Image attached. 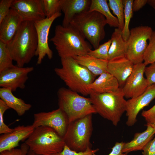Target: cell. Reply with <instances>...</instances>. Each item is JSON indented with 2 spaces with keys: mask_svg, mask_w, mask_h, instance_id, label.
I'll list each match as a JSON object with an SVG mask.
<instances>
[{
  "mask_svg": "<svg viewBox=\"0 0 155 155\" xmlns=\"http://www.w3.org/2000/svg\"><path fill=\"white\" fill-rule=\"evenodd\" d=\"M111 42L110 39L100 45L97 49L90 50L88 54L99 59L108 61V53Z\"/></svg>",
  "mask_w": 155,
  "mask_h": 155,
  "instance_id": "4dcf8cb0",
  "label": "cell"
},
{
  "mask_svg": "<svg viewBox=\"0 0 155 155\" xmlns=\"http://www.w3.org/2000/svg\"><path fill=\"white\" fill-rule=\"evenodd\" d=\"M38 43L34 22L24 21L7 46L16 65L24 67L35 56Z\"/></svg>",
  "mask_w": 155,
  "mask_h": 155,
  "instance_id": "7a4b0ae2",
  "label": "cell"
},
{
  "mask_svg": "<svg viewBox=\"0 0 155 155\" xmlns=\"http://www.w3.org/2000/svg\"><path fill=\"white\" fill-rule=\"evenodd\" d=\"M134 65L126 57L115 59L108 61L107 72L116 78L121 88L132 72Z\"/></svg>",
  "mask_w": 155,
  "mask_h": 155,
  "instance_id": "ac0fdd59",
  "label": "cell"
},
{
  "mask_svg": "<svg viewBox=\"0 0 155 155\" xmlns=\"http://www.w3.org/2000/svg\"><path fill=\"white\" fill-rule=\"evenodd\" d=\"M34 129L32 125H19L11 132L2 134L0 136V153L18 146L19 143L27 139Z\"/></svg>",
  "mask_w": 155,
  "mask_h": 155,
  "instance_id": "2e32d148",
  "label": "cell"
},
{
  "mask_svg": "<svg viewBox=\"0 0 155 155\" xmlns=\"http://www.w3.org/2000/svg\"><path fill=\"white\" fill-rule=\"evenodd\" d=\"M98 150V148L92 149L91 148H88L84 151L77 152L70 149L65 145L63 150L59 153L60 155H93Z\"/></svg>",
  "mask_w": 155,
  "mask_h": 155,
  "instance_id": "d6a6232c",
  "label": "cell"
},
{
  "mask_svg": "<svg viewBox=\"0 0 155 155\" xmlns=\"http://www.w3.org/2000/svg\"><path fill=\"white\" fill-rule=\"evenodd\" d=\"M70 24L96 49L105 38L104 27L107 24L105 18L101 14L88 11L77 15Z\"/></svg>",
  "mask_w": 155,
  "mask_h": 155,
  "instance_id": "5b68a950",
  "label": "cell"
},
{
  "mask_svg": "<svg viewBox=\"0 0 155 155\" xmlns=\"http://www.w3.org/2000/svg\"><path fill=\"white\" fill-rule=\"evenodd\" d=\"M133 1V0H123L124 8V23L122 32L123 37L126 41H127L130 35L129 26L130 21L133 16L132 3Z\"/></svg>",
  "mask_w": 155,
  "mask_h": 155,
  "instance_id": "484cf974",
  "label": "cell"
},
{
  "mask_svg": "<svg viewBox=\"0 0 155 155\" xmlns=\"http://www.w3.org/2000/svg\"><path fill=\"white\" fill-rule=\"evenodd\" d=\"M144 53V63L146 66L155 62V30L153 31Z\"/></svg>",
  "mask_w": 155,
  "mask_h": 155,
  "instance_id": "f546056e",
  "label": "cell"
},
{
  "mask_svg": "<svg viewBox=\"0 0 155 155\" xmlns=\"http://www.w3.org/2000/svg\"><path fill=\"white\" fill-rule=\"evenodd\" d=\"M29 148L25 143L21 145L20 148H14L0 153V155H27Z\"/></svg>",
  "mask_w": 155,
  "mask_h": 155,
  "instance_id": "e575fe53",
  "label": "cell"
},
{
  "mask_svg": "<svg viewBox=\"0 0 155 155\" xmlns=\"http://www.w3.org/2000/svg\"><path fill=\"white\" fill-rule=\"evenodd\" d=\"M146 129L142 132L137 133L131 141L125 143L122 152L128 153L143 150L146 145L151 140L155 134V128L150 125H146Z\"/></svg>",
  "mask_w": 155,
  "mask_h": 155,
  "instance_id": "44dd1931",
  "label": "cell"
},
{
  "mask_svg": "<svg viewBox=\"0 0 155 155\" xmlns=\"http://www.w3.org/2000/svg\"><path fill=\"white\" fill-rule=\"evenodd\" d=\"M59 108L66 115L69 123L96 113L90 98L80 95L70 89L61 87L58 90Z\"/></svg>",
  "mask_w": 155,
  "mask_h": 155,
  "instance_id": "52a82bcc",
  "label": "cell"
},
{
  "mask_svg": "<svg viewBox=\"0 0 155 155\" xmlns=\"http://www.w3.org/2000/svg\"><path fill=\"white\" fill-rule=\"evenodd\" d=\"M11 8L16 11L24 21L34 22L46 18L42 0H13Z\"/></svg>",
  "mask_w": 155,
  "mask_h": 155,
  "instance_id": "5bb4252c",
  "label": "cell"
},
{
  "mask_svg": "<svg viewBox=\"0 0 155 155\" xmlns=\"http://www.w3.org/2000/svg\"><path fill=\"white\" fill-rule=\"evenodd\" d=\"M89 95L96 113L117 126L126 109L127 100L122 88L117 92L102 94L90 90Z\"/></svg>",
  "mask_w": 155,
  "mask_h": 155,
  "instance_id": "277c9868",
  "label": "cell"
},
{
  "mask_svg": "<svg viewBox=\"0 0 155 155\" xmlns=\"http://www.w3.org/2000/svg\"><path fill=\"white\" fill-rule=\"evenodd\" d=\"M50 41L60 58L85 55L92 49L91 44L70 24L66 27L56 26L54 35Z\"/></svg>",
  "mask_w": 155,
  "mask_h": 155,
  "instance_id": "6da1fadb",
  "label": "cell"
},
{
  "mask_svg": "<svg viewBox=\"0 0 155 155\" xmlns=\"http://www.w3.org/2000/svg\"><path fill=\"white\" fill-rule=\"evenodd\" d=\"M61 67L55 68L56 75L71 90L83 96L89 95V85L96 76L72 57L61 58Z\"/></svg>",
  "mask_w": 155,
  "mask_h": 155,
  "instance_id": "3957f363",
  "label": "cell"
},
{
  "mask_svg": "<svg viewBox=\"0 0 155 155\" xmlns=\"http://www.w3.org/2000/svg\"><path fill=\"white\" fill-rule=\"evenodd\" d=\"M108 5L113 13L116 16L119 23L118 28L123 30L124 23V5L122 0H109Z\"/></svg>",
  "mask_w": 155,
  "mask_h": 155,
  "instance_id": "83f0119b",
  "label": "cell"
},
{
  "mask_svg": "<svg viewBox=\"0 0 155 155\" xmlns=\"http://www.w3.org/2000/svg\"><path fill=\"white\" fill-rule=\"evenodd\" d=\"M73 58L95 76L107 72L108 61L99 59L88 54Z\"/></svg>",
  "mask_w": 155,
  "mask_h": 155,
  "instance_id": "603a6c76",
  "label": "cell"
},
{
  "mask_svg": "<svg viewBox=\"0 0 155 155\" xmlns=\"http://www.w3.org/2000/svg\"><path fill=\"white\" fill-rule=\"evenodd\" d=\"M24 21L21 16L11 8L0 22V40L7 44L12 40Z\"/></svg>",
  "mask_w": 155,
  "mask_h": 155,
  "instance_id": "e0dca14e",
  "label": "cell"
},
{
  "mask_svg": "<svg viewBox=\"0 0 155 155\" xmlns=\"http://www.w3.org/2000/svg\"><path fill=\"white\" fill-rule=\"evenodd\" d=\"M34 118L32 125L34 128L41 126L49 127L62 137L65 133L69 124L66 115L59 108L51 111L35 113Z\"/></svg>",
  "mask_w": 155,
  "mask_h": 155,
  "instance_id": "8fae6325",
  "label": "cell"
},
{
  "mask_svg": "<svg viewBox=\"0 0 155 155\" xmlns=\"http://www.w3.org/2000/svg\"><path fill=\"white\" fill-rule=\"evenodd\" d=\"M25 143L30 150L39 155L60 153L65 145L63 137L54 129L43 126L35 128Z\"/></svg>",
  "mask_w": 155,
  "mask_h": 155,
  "instance_id": "8992f818",
  "label": "cell"
},
{
  "mask_svg": "<svg viewBox=\"0 0 155 155\" xmlns=\"http://www.w3.org/2000/svg\"><path fill=\"white\" fill-rule=\"evenodd\" d=\"M53 155H60V153H57L55 154H54Z\"/></svg>",
  "mask_w": 155,
  "mask_h": 155,
  "instance_id": "b9f144b4",
  "label": "cell"
},
{
  "mask_svg": "<svg viewBox=\"0 0 155 155\" xmlns=\"http://www.w3.org/2000/svg\"><path fill=\"white\" fill-rule=\"evenodd\" d=\"M142 115L146 122V126L150 125L155 128V104L149 109L143 111Z\"/></svg>",
  "mask_w": 155,
  "mask_h": 155,
  "instance_id": "836d02e7",
  "label": "cell"
},
{
  "mask_svg": "<svg viewBox=\"0 0 155 155\" xmlns=\"http://www.w3.org/2000/svg\"><path fill=\"white\" fill-rule=\"evenodd\" d=\"M144 74L148 86L155 84V62L146 66Z\"/></svg>",
  "mask_w": 155,
  "mask_h": 155,
  "instance_id": "d590c367",
  "label": "cell"
},
{
  "mask_svg": "<svg viewBox=\"0 0 155 155\" xmlns=\"http://www.w3.org/2000/svg\"><path fill=\"white\" fill-rule=\"evenodd\" d=\"M153 30L148 26H140L132 28L127 41L126 57L134 65L144 61V57L149 40Z\"/></svg>",
  "mask_w": 155,
  "mask_h": 155,
  "instance_id": "9c48e42d",
  "label": "cell"
},
{
  "mask_svg": "<svg viewBox=\"0 0 155 155\" xmlns=\"http://www.w3.org/2000/svg\"><path fill=\"white\" fill-rule=\"evenodd\" d=\"M142 150L143 155H155V137L146 145Z\"/></svg>",
  "mask_w": 155,
  "mask_h": 155,
  "instance_id": "74e56055",
  "label": "cell"
},
{
  "mask_svg": "<svg viewBox=\"0 0 155 155\" xmlns=\"http://www.w3.org/2000/svg\"><path fill=\"white\" fill-rule=\"evenodd\" d=\"M44 13L46 18L61 13L60 0H42Z\"/></svg>",
  "mask_w": 155,
  "mask_h": 155,
  "instance_id": "f1b7e54d",
  "label": "cell"
},
{
  "mask_svg": "<svg viewBox=\"0 0 155 155\" xmlns=\"http://www.w3.org/2000/svg\"><path fill=\"white\" fill-rule=\"evenodd\" d=\"M13 61L7 44L0 40V73L13 66Z\"/></svg>",
  "mask_w": 155,
  "mask_h": 155,
  "instance_id": "4316f807",
  "label": "cell"
},
{
  "mask_svg": "<svg viewBox=\"0 0 155 155\" xmlns=\"http://www.w3.org/2000/svg\"><path fill=\"white\" fill-rule=\"evenodd\" d=\"M154 8L155 9V7Z\"/></svg>",
  "mask_w": 155,
  "mask_h": 155,
  "instance_id": "7bdbcfd3",
  "label": "cell"
},
{
  "mask_svg": "<svg viewBox=\"0 0 155 155\" xmlns=\"http://www.w3.org/2000/svg\"><path fill=\"white\" fill-rule=\"evenodd\" d=\"M125 143L123 142H116L112 148L111 151L108 155H127V153H123L122 152ZM93 155H97L94 154Z\"/></svg>",
  "mask_w": 155,
  "mask_h": 155,
  "instance_id": "f35d334b",
  "label": "cell"
},
{
  "mask_svg": "<svg viewBox=\"0 0 155 155\" xmlns=\"http://www.w3.org/2000/svg\"><path fill=\"white\" fill-rule=\"evenodd\" d=\"M27 155H39L36 154L29 150L28 153Z\"/></svg>",
  "mask_w": 155,
  "mask_h": 155,
  "instance_id": "60d3db41",
  "label": "cell"
},
{
  "mask_svg": "<svg viewBox=\"0 0 155 155\" xmlns=\"http://www.w3.org/2000/svg\"><path fill=\"white\" fill-rule=\"evenodd\" d=\"M90 90L98 94L113 93L121 88L116 78L108 72L102 73L95 79L89 87Z\"/></svg>",
  "mask_w": 155,
  "mask_h": 155,
  "instance_id": "ffe728a7",
  "label": "cell"
},
{
  "mask_svg": "<svg viewBox=\"0 0 155 155\" xmlns=\"http://www.w3.org/2000/svg\"><path fill=\"white\" fill-rule=\"evenodd\" d=\"M111 39V42L108 53V60L126 57L127 42L123 37L122 30L116 28L112 34Z\"/></svg>",
  "mask_w": 155,
  "mask_h": 155,
  "instance_id": "cb8c5ba5",
  "label": "cell"
},
{
  "mask_svg": "<svg viewBox=\"0 0 155 155\" xmlns=\"http://www.w3.org/2000/svg\"><path fill=\"white\" fill-rule=\"evenodd\" d=\"M61 11L64 14L62 26L70 24L77 15L89 10L90 0H60Z\"/></svg>",
  "mask_w": 155,
  "mask_h": 155,
  "instance_id": "d6986e66",
  "label": "cell"
},
{
  "mask_svg": "<svg viewBox=\"0 0 155 155\" xmlns=\"http://www.w3.org/2000/svg\"><path fill=\"white\" fill-rule=\"evenodd\" d=\"M62 15L56 13L50 18H46L34 22L38 38V46L35 56L37 57V64H40L44 57L47 56L49 59L53 57V52L48 44V36L50 28L53 22Z\"/></svg>",
  "mask_w": 155,
  "mask_h": 155,
  "instance_id": "30bf717a",
  "label": "cell"
},
{
  "mask_svg": "<svg viewBox=\"0 0 155 155\" xmlns=\"http://www.w3.org/2000/svg\"><path fill=\"white\" fill-rule=\"evenodd\" d=\"M155 98V84H154L149 86L144 92L137 97L127 100V125L133 126L137 121L139 112Z\"/></svg>",
  "mask_w": 155,
  "mask_h": 155,
  "instance_id": "9a60e30c",
  "label": "cell"
},
{
  "mask_svg": "<svg viewBox=\"0 0 155 155\" xmlns=\"http://www.w3.org/2000/svg\"><path fill=\"white\" fill-rule=\"evenodd\" d=\"M10 109L5 102L0 99V134L7 133L11 132L13 129L9 128L4 123V115L5 112Z\"/></svg>",
  "mask_w": 155,
  "mask_h": 155,
  "instance_id": "1f68e13d",
  "label": "cell"
},
{
  "mask_svg": "<svg viewBox=\"0 0 155 155\" xmlns=\"http://www.w3.org/2000/svg\"><path fill=\"white\" fill-rule=\"evenodd\" d=\"M92 131V115L69 123L63 137L65 145L77 152L85 151L91 148L90 139Z\"/></svg>",
  "mask_w": 155,
  "mask_h": 155,
  "instance_id": "ba28073f",
  "label": "cell"
},
{
  "mask_svg": "<svg viewBox=\"0 0 155 155\" xmlns=\"http://www.w3.org/2000/svg\"><path fill=\"white\" fill-rule=\"evenodd\" d=\"M146 66L143 62L134 65L132 72L121 88L125 98L129 99L136 97L149 86L144 76Z\"/></svg>",
  "mask_w": 155,
  "mask_h": 155,
  "instance_id": "4fadbf2b",
  "label": "cell"
},
{
  "mask_svg": "<svg viewBox=\"0 0 155 155\" xmlns=\"http://www.w3.org/2000/svg\"><path fill=\"white\" fill-rule=\"evenodd\" d=\"M106 0H91L89 11H96L102 15L106 18L107 24L110 27L118 28V20L110 11Z\"/></svg>",
  "mask_w": 155,
  "mask_h": 155,
  "instance_id": "d4e9b609",
  "label": "cell"
},
{
  "mask_svg": "<svg viewBox=\"0 0 155 155\" xmlns=\"http://www.w3.org/2000/svg\"><path fill=\"white\" fill-rule=\"evenodd\" d=\"M146 0H135L132 3L133 11H137L142 8L147 3Z\"/></svg>",
  "mask_w": 155,
  "mask_h": 155,
  "instance_id": "ab89813d",
  "label": "cell"
},
{
  "mask_svg": "<svg viewBox=\"0 0 155 155\" xmlns=\"http://www.w3.org/2000/svg\"><path fill=\"white\" fill-rule=\"evenodd\" d=\"M13 0L0 1V22L9 13Z\"/></svg>",
  "mask_w": 155,
  "mask_h": 155,
  "instance_id": "8d00e7d4",
  "label": "cell"
},
{
  "mask_svg": "<svg viewBox=\"0 0 155 155\" xmlns=\"http://www.w3.org/2000/svg\"><path fill=\"white\" fill-rule=\"evenodd\" d=\"M9 89L0 88V98L9 108L15 111L19 116H22L30 110L32 105L26 103L21 98L15 96Z\"/></svg>",
  "mask_w": 155,
  "mask_h": 155,
  "instance_id": "7402d4cb",
  "label": "cell"
},
{
  "mask_svg": "<svg viewBox=\"0 0 155 155\" xmlns=\"http://www.w3.org/2000/svg\"><path fill=\"white\" fill-rule=\"evenodd\" d=\"M34 70L32 67H20L14 65L0 73V86L9 89L13 92L18 88L24 89L29 74Z\"/></svg>",
  "mask_w": 155,
  "mask_h": 155,
  "instance_id": "7c38bea8",
  "label": "cell"
}]
</instances>
